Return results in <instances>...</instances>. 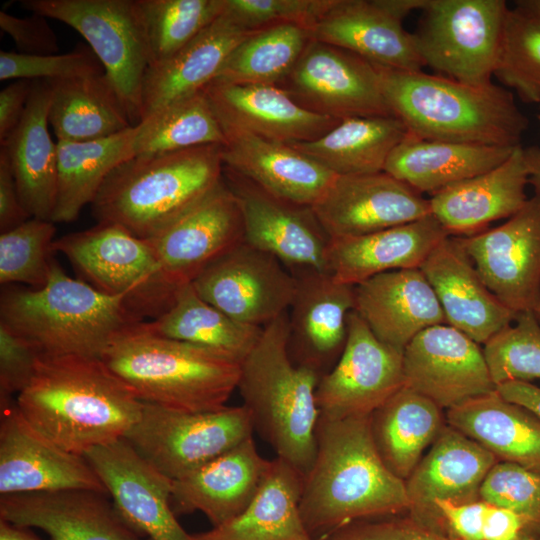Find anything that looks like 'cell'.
<instances>
[{"mask_svg":"<svg viewBox=\"0 0 540 540\" xmlns=\"http://www.w3.org/2000/svg\"><path fill=\"white\" fill-rule=\"evenodd\" d=\"M371 415L320 414L313 463L303 475L300 513L313 537L347 523L408 512L405 481L381 459Z\"/></svg>","mask_w":540,"mask_h":540,"instance_id":"obj_1","label":"cell"},{"mask_svg":"<svg viewBox=\"0 0 540 540\" xmlns=\"http://www.w3.org/2000/svg\"><path fill=\"white\" fill-rule=\"evenodd\" d=\"M16 404L40 433L82 456L125 438L143 408L101 358L79 355H40Z\"/></svg>","mask_w":540,"mask_h":540,"instance_id":"obj_2","label":"cell"},{"mask_svg":"<svg viewBox=\"0 0 540 540\" xmlns=\"http://www.w3.org/2000/svg\"><path fill=\"white\" fill-rule=\"evenodd\" d=\"M375 67L391 111L412 136L510 148L521 146L529 122L508 89L493 82L470 85L423 70Z\"/></svg>","mask_w":540,"mask_h":540,"instance_id":"obj_3","label":"cell"},{"mask_svg":"<svg viewBox=\"0 0 540 540\" xmlns=\"http://www.w3.org/2000/svg\"><path fill=\"white\" fill-rule=\"evenodd\" d=\"M101 359L142 402L186 412L226 406L241 371V363L162 336L144 321L122 330Z\"/></svg>","mask_w":540,"mask_h":540,"instance_id":"obj_4","label":"cell"},{"mask_svg":"<svg viewBox=\"0 0 540 540\" xmlns=\"http://www.w3.org/2000/svg\"><path fill=\"white\" fill-rule=\"evenodd\" d=\"M141 321L125 296L69 277L55 259L44 286L6 285L0 296V322L41 355L101 358L122 330Z\"/></svg>","mask_w":540,"mask_h":540,"instance_id":"obj_5","label":"cell"},{"mask_svg":"<svg viewBox=\"0 0 540 540\" xmlns=\"http://www.w3.org/2000/svg\"><path fill=\"white\" fill-rule=\"evenodd\" d=\"M287 312L263 327L241 363L237 389L254 430L277 457L304 475L315 457L320 417L316 390L321 375L291 358Z\"/></svg>","mask_w":540,"mask_h":540,"instance_id":"obj_6","label":"cell"},{"mask_svg":"<svg viewBox=\"0 0 540 540\" xmlns=\"http://www.w3.org/2000/svg\"><path fill=\"white\" fill-rule=\"evenodd\" d=\"M223 170L222 145L134 155L107 176L92 214L150 239L213 190Z\"/></svg>","mask_w":540,"mask_h":540,"instance_id":"obj_7","label":"cell"},{"mask_svg":"<svg viewBox=\"0 0 540 540\" xmlns=\"http://www.w3.org/2000/svg\"><path fill=\"white\" fill-rule=\"evenodd\" d=\"M53 251L63 254L94 288L125 296L140 318L159 317L176 292L163 281L150 242L116 223L98 222L64 235L55 239Z\"/></svg>","mask_w":540,"mask_h":540,"instance_id":"obj_8","label":"cell"},{"mask_svg":"<svg viewBox=\"0 0 540 540\" xmlns=\"http://www.w3.org/2000/svg\"><path fill=\"white\" fill-rule=\"evenodd\" d=\"M32 14L58 20L87 41L133 126L142 119V85L150 65L137 0H23Z\"/></svg>","mask_w":540,"mask_h":540,"instance_id":"obj_9","label":"cell"},{"mask_svg":"<svg viewBox=\"0 0 540 540\" xmlns=\"http://www.w3.org/2000/svg\"><path fill=\"white\" fill-rule=\"evenodd\" d=\"M508 10L503 0H427L414 33L424 66L462 83H492Z\"/></svg>","mask_w":540,"mask_h":540,"instance_id":"obj_10","label":"cell"},{"mask_svg":"<svg viewBox=\"0 0 540 540\" xmlns=\"http://www.w3.org/2000/svg\"><path fill=\"white\" fill-rule=\"evenodd\" d=\"M253 431L244 405L186 412L143 402L138 421L124 439L150 465L175 481L252 437Z\"/></svg>","mask_w":540,"mask_h":540,"instance_id":"obj_11","label":"cell"},{"mask_svg":"<svg viewBox=\"0 0 540 540\" xmlns=\"http://www.w3.org/2000/svg\"><path fill=\"white\" fill-rule=\"evenodd\" d=\"M277 86L306 109L340 120L394 115L383 95L375 65L312 38Z\"/></svg>","mask_w":540,"mask_h":540,"instance_id":"obj_12","label":"cell"},{"mask_svg":"<svg viewBox=\"0 0 540 540\" xmlns=\"http://www.w3.org/2000/svg\"><path fill=\"white\" fill-rule=\"evenodd\" d=\"M192 285L235 321L263 328L288 311L296 278L274 256L243 241L209 265Z\"/></svg>","mask_w":540,"mask_h":540,"instance_id":"obj_13","label":"cell"},{"mask_svg":"<svg viewBox=\"0 0 540 540\" xmlns=\"http://www.w3.org/2000/svg\"><path fill=\"white\" fill-rule=\"evenodd\" d=\"M487 288L514 313L540 304V199L533 196L503 224L455 236Z\"/></svg>","mask_w":540,"mask_h":540,"instance_id":"obj_14","label":"cell"},{"mask_svg":"<svg viewBox=\"0 0 540 540\" xmlns=\"http://www.w3.org/2000/svg\"><path fill=\"white\" fill-rule=\"evenodd\" d=\"M147 240L163 281L177 290L244 241L238 199L223 178L199 202Z\"/></svg>","mask_w":540,"mask_h":540,"instance_id":"obj_15","label":"cell"},{"mask_svg":"<svg viewBox=\"0 0 540 540\" xmlns=\"http://www.w3.org/2000/svg\"><path fill=\"white\" fill-rule=\"evenodd\" d=\"M403 386V353L381 342L351 311L344 348L317 386L320 414L332 418L371 415Z\"/></svg>","mask_w":540,"mask_h":540,"instance_id":"obj_16","label":"cell"},{"mask_svg":"<svg viewBox=\"0 0 540 540\" xmlns=\"http://www.w3.org/2000/svg\"><path fill=\"white\" fill-rule=\"evenodd\" d=\"M0 496L62 490L107 494L102 480L82 456L35 429L16 400H0Z\"/></svg>","mask_w":540,"mask_h":540,"instance_id":"obj_17","label":"cell"},{"mask_svg":"<svg viewBox=\"0 0 540 540\" xmlns=\"http://www.w3.org/2000/svg\"><path fill=\"white\" fill-rule=\"evenodd\" d=\"M223 172L240 205L245 243L274 256L291 273L328 271L331 239L312 207L275 197L225 167Z\"/></svg>","mask_w":540,"mask_h":540,"instance_id":"obj_18","label":"cell"},{"mask_svg":"<svg viewBox=\"0 0 540 540\" xmlns=\"http://www.w3.org/2000/svg\"><path fill=\"white\" fill-rule=\"evenodd\" d=\"M427 0H335L311 29V38L383 67L423 70L414 33L403 19Z\"/></svg>","mask_w":540,"mask_h":540,"instance_id":"obj_19","label":"cell"},{"mask_svg":"<svg viewBox=\"0 0 540 540\" xmlns=\"http://www.w3.org/2000/svg\"><path fill=\"white\" fill-rule=\"evenodd\" d=\"M404 386L447 410L496 390L483 349L440 324L416 335L403 351Z\"/></svg>","mask_w":540,"mask_h":540,"instance_id":"obj_20","label":"cell"},{"mask_svg":"<svg viewBox=\"0 0 540 540\" xmlns=\"http://www.w3.org/2000/svg\"><path fill=\"white\" fill-rule=\"evenodd\" d=\"M84 457L102 480L125 523L148 540H194L171 506L173 481L144 460L123 438L88 450Z\"/></svg>","mask_w":540,"mask_h":540,"instance_id":"obj_21","label":"cell"},{"mask_svg":"<svg viewBox=\"0 0 540 540\" xmlns=\"http://www.w3.org/2000/svg\"><path fill=\"white\" fill-rule=\"evenodd\" d=\"M312 209L330 239L365 235L431 215L429 199L385 171L336 175Z\"/></svg>","mask_w":540,"mask_h":540,"instance_id":"obj_22","label":"cell"},{"mask_svg":"<svg viewBox=\"0 0 540 540\" xmlns=\"http://www.w3.org/2000/svg\"><path fill=\"white\" fill-rule=\"evenodd\" d=\"M225 143L224 167L280 199L313 207L335 174L289 144L259 136L240 126L219 122Z\"/></svg>","mask_w":540,"mask_h":540,"instance_id":"obj_23","label":"cell"},{"mask_svg":"<svg viewBox=\"0 0 540 540\" xmlns=\"http://www.w3.org/2000/svg\"><path fill=\"white\" fill-rule=\"evenodd\" d=\"M292 274L296 290L287 312L289 352L295 363L322 376L344 348L348 316L355 306L354 286L338 282L328 271Z\"/></svg>","mask_w":540,"mask_h":540,"instance_id":"obj_24","label":"cell"},{"mask_svg":"<svg viewBox=\"0 0 540 540\" xmlns=\"http://www.w3.org/2000/svg\"><path fill=\"white\" fill-rule=\"evenodd\" d=\"M419 269L438 299L446 324L478 344L514 321L517 314L487 288L456 237L442 240Z\"/></svg>","mask_w":540,"mask_h":540,"instance_id":"obj_25","label":"cell"},{"mask_svg":"<svg viewBox=\"0 0 540 540\" xmlns=\"http://www.w3.org/2000/svg\"><path fill=\"white\" fill-rule=\"evenodd\" d=\"M107 494L62 490L0 496V519L35 527L50 540H139Z\"/></svg>","mask_w":540,"mask_h":540,"instance_id":"obj_26","label":"cell"},{"mask_svg":"<svg viewBox=\"0 0 540 540\" xmlns=\"http://www.w3.org/2000/svg\"><path fill=\"white\" fill-rule=\"evenodd\" d=\"M497 462L479 443L446 424L405 480L408 513L429 526L437 502L479 500L481 485Z\"/></svg>","mask_w":540,"mask_h":540,"instance_id":"obj_27","label":"cell"},{"mask_svg":"<svg viewBox=\"0 0 540 540\" xmlns=\"http://www.w3.org/2000/svg\"><path fill=\"white\" fill-rule=\"evenodd\" d=\"M527 185L529 171L519 146L495 168L432 194L431 215L450 236L473 235L522 209L529 199Z\"/></svg>","mask_w":540,"mask_h":540,"instance_id":"obj_28","label":"cell"},{"mask_svg":"<svg viewBox=\"0 0 540 540\" xmlns=\"http://www.w3.org/2000/svg\"><path fill=\"white\" fill-rule=\"evenodd\" d=\"M354 311L386 345L403 353L423 330L446 324L438 299L419 268L385 272L354 286Z\"/></svg>","mask_w":540,"mask_h":540,"instance_id":"obj_29","label":"cell"},{"mask_svg":"<svg viewBox=\"0 0 540 540\" xmlns=\"http://www.w3.org/2000/svg\"><path fill=\"white\" fill-rule=\"evenodd\" d=\"M204 92L219 122L289 145L315 140L341 121L306 109L277 85L213 80Z\"/></svg>","mask_w":540,"mask_h":540,"instance_id":"obj_30","label":"cell"},{"mask_svg":"<svg viewBox=\"0 0 540 540\" xmlns=\"http://www.w3.org/2000/svg\"><path fill=\"white\" fill-rule=\"evenodd\" d=\"M271 460L263 458L253 437L173 481L171 506L176 515L202 512L213 527L240 514L257 494Z\"/></svg>","mask_w":540,"mask_h":540,"instance_id":"obj_31","label":"cell"},{"mask_svg":"<svg viewBox=\"0 0 540 540\" xmlns=\"http://www.w3.org/2000/svg\"><path fill=\"white\" fill-rule=\"evenodd\" d=\"M253 32L222 13L172 56L150 64L142 85V119L203 91L232 51Z\"/></svg>","mask_w":540,"mask_h":540,"instance_id":"obj_32","label":"cell"},{"mask_svg":"<svg viewBox=\"0 0 540 540\" xmlns=\"http://www.w3.org/2000/svg\"><path fill=\"white\" fill-rule=\"evenodd\" d=\"M51 94L49 80H32L24 114L0 148L28 214L50 221L57 192V142L49 132Z\"/></svg>","mask_w":540,"mask_h":540,"instance_id":"obj_33","label":"cell"},{"mask_svg":"<svg viewBox=\"0 0 540 540\" xmlns=\"http://www.w3.org/2000/svg\"><path fill=\"white\" fill-rule=\"evenodd\" d=\"M448 236L429 215L365 235L331 239L328 272L338 282L356 286L385 272L420 268Z\"/></svg>","mask_w":540,"mask_h":540,"instance_id":"obj_34","label":"cell"},{"mask_svg":"<svg viewBox=\"0 0 540 540\" xmlns=\"http://www.w3.org/2000/svg\"><path fill=\"white\" fill-rule=\"evenodd\" d=\"M516 148L427 140L408 132L390 154L384 171L417 192L432 195L495 168Z\"/></svg>","mask_w":540,"mask_h":540,"instance_id":"obj_35","label":"cell"},{"mask_svg":"<svg viewBox=\"0 0 540 540\" xmlns=\"http://www.w3.org/2000/svg\"><path fill=\"white\" fill-rule=\"evenodd\" d=\"M446 422L498 461L540 473V418L497 390L447 410Z\"/></svg>","mask_w":540,"mask_h":540,"instance_id":"obj_36","label":"cell"},{"mask_svg":"<svg viewBox=\"0 0 540 540\" xmlns=\"http://www.w3.org/2000/svg\"><path fill=\"white\" fill-rule=\"evenodd\" d=\"M303 475L285 460H271L257 494L236 517L192 534L194 540H315L300 513Z\"/></svg>","mask_w":540,"mask_h":540,"instance_id":"obj_37","label":"cell"},{"mask_svg":"<svg viewBox=\"0 0 540 540\" xmlns=\"http://www.w3.org/2000/svg\"><path fill=\"white\" fill-rule=\"evenodd\" d=\"M407 135V127L394 115L359 116L342 119L315 140L290 145L335 175H357L384 171Z\"/></svg>","mask_w":540,"mask_h":540,"instance_id":"obj_38","label":"cell"},{"mask_svg":"<svg viewBox=\"0 0 540 540\" xmlns=\"http://www.w3.org/2000/svg\"><path fill=\"white\" fill-rule=\"evenodd\" d=\"M50 82L49 125L57 141L98 140L134 127L105 72Z\"/></svg>","mask_w":540,"mask_h":540,"instance_id":"obj_39","label":"cell"},{"mask_svg":"<svg viewBox=\"0 0 540 540\" xmlns=\"http://www.w3.org/2000/svg\"><path fill=\"white\" fill-rule=\"evenodd\" d=\"M370 424L381 459L404 481L446 425L442 408L405 386L371 414Z\"/></svg>","mask_w":540,"mask_h":540,"instance_id":"obj_40","label":"cell"},{"mask_svg":"<svg viewBox=\"0 0 540 540\" xmlns=\"http://www.w3.org/2000/svg\"><path fill=\"white\" fill-rule=\"evenodd\" d=\"M135 128L92 141H57V192L51 221H74L107 176L134 156Z\"/></svg>","mask_w":540,"mask_h":540,"instance_id":"obj_41","label":"cell"},{"mask_svg":"<svg viewBox=\"0 0 540 540\" xmlns=\"http://www.w3.org/2000/svg\"><path fill=\"white\" fill-rule=\"evenodd\" d=\"M146 324L162 336L209 349L239 363L252 351L263 330L235 321L205 301L192 283L178 288L167 310Z\"/></svg>","mask_w":540,"mask_h":540,"instance_id":"obj_42","label":"cell"},{"mask_svg":"<svg viewBox=\"0 0 540 540\" xmlns=\"http://www.w3.org/2000/svg\"><path fill=\"white\" fill-rule=\"evenodd\" d=\"M134 128V155L163 154L225 143L204 90L148 114Z\"/></svg>","mask_w":540,"mask_h":540,"instance_id":"obj_43","label":"cell"},{"mask_svg":"<svg viewBox=\"0 0 540 540\" xmlns=\"http://www.w3.org/2000/svg\"><path fill=\"white\" fill-rule=\"evenodd\" d=\"M310 39V31L296 24L256 30L232 51L214 80L278 85L293 69Z\"/></svg>","mask_w":540,"mask_h":540,"instance_id":"obj_44","label":"cell"},{"mask_svg":"<svg viewBox=\"0 0 540 540\" xmlns=\"http://www.w3.org/2000/svg\"><path fill=\"white\" fill-rule=\"evenodd\" d=\"M150 64L163 61L207 28L224 0H137Z\"/></svg>","mask_w":540,"mask_h":540,"instance_id":"obj_45","label":"cell"},{"mask_svg":"<svg viewBox=\"0 0 540 540\" xmlns=\"http://www.w3.org/2000/svg\"><path fill=\"white\" fill-rule=\"evenodd\" d=\"M525 102H540V17L508 10L495 74Z\"/></svg>","mask_w":540,"mask_h":540,"instance_id":"obj_46","label":"cell"},{"mask_svg":"<svg viewBox=\"0 0 540 540\" xmlns=\"http://www.w3.org/2000/svg\"><path fill=\"white\" fill-rule=\"evenodd\" d=\"M56 227L50 220L31 217L0 234V283L39 288L48 281Z\"/></svg>","mask_w":540,"mask_h":540,"instance_id":"obj_47","label":"cell"},{"mask_svg":"<svg viewBox=\"0 0 540 540\" xmlns=\"http://www.w3.org/2000/svg\"><path fill=\"white\" fill-rule=\"evenodd\" d=\"M483 352L496 387L509 381L540 379V322L534 312L518 313L484 344Z\"/></svg>","mask_w":540,"mask_h":540,"instance_id":"obj_48","label":"cell"},{"mask_svg":"<svg viewBox=\"0 0 540 540\" xmlns=\"http://www.w3.org/2000/svg\"><path fill=\"white\" fill-rule=\"evenodd\" d=\"M104 68L87 46L63 54L27 55L0 52V80H65L104 73Z\"/></svg>","mask_w":540,"mask_h":540,"instance_id":"obj_49","label":"cell"},{"mask_svg":"<svg viewBox=\"0 0 540 540\" xmlns=\"http://www.w3.org/2000/svg\"><path fill=\"white\" fill-rule=\"evenodd\" d=\"M335 0H224L223 13L246 30L296 24L309 31Z\"/></svg>","mask_w":540,"mask_h":540,"instance_id":"obj_50","label":"cell"},{"mask_svg":"<svg viewBox=\"0 0 540 540\" xmlns=\"http://www.w3.org/2000/svg\"><path fill=\"white\" fill-rule=\"evenodd\" d=\"M480 499L540 523V473L497 462L486 475Z\"/></svg>","mask_w":540,"mask_h":540,"instance_id":"obj_51","label":"cell"},{"mask_svg":"<svg viewBox=\"0 0 540 540\" xmlns=\"http://www.w3.org/2000/svg\"><path fill=\"white\" fill-rule=\"evenodd\" d=\"M319 540H451L408 512L360 519L338 527Z\"/></svg>","mask_w":540,"mask_h":540,"instance_id":"obj_52","label":"cell"},{"mask_svg":"<svg viewBox=\"0 0 540 540\" xmlns=\"http://www.w3.org/2000/svg\"><path fill=\"white\" fill-rule=\"evenodd\" d=\"M40 355L33 344L0 322V400L12 399L28 386Z\"/></svg>","mask_w":540,"mask_h":540,"instance_id":"obj_53","label":"cell"},{"mask_svg":"<svg viewBox=\"0 0 540 540\" xmlns=\"http://www.w3.org/2000/svg\"><path fill=\"white\" fill-rule=\"evenodd\" d=\"M48 18L32 14L17 17L0 12V27L14 41L18 52L27 55H49L58 52L57 37Z\"/></svg>","mask_w":540,"mask_h":540,"instance_id":"obj_54","label":"cell"},{"mask_svg":"<svg viewBox=\"0 0 540 540\" xmlns=\"http://www.w3.org/2000/svg\"><path fill=\"white\" fill-rule=\"evenodd\" d=\"M482 540H540V523L482 500Z\"/></svg>","mask_w":540,"mask_h":540,"instance_id":"obj_55","label":"cell"},{"mask_svg":"<svg viewBox=\"0 0 540 540\" xmlns=\"http://www.w3.org/2000/svg\"><path fill=\"white\" fill-rule=\"evenodd\" d=\"M31 218L18 194L7 156L0 149V232L17 227Z\"/></svg>","mask_w":540,"mask_h":540,"instance_id":"obj_56","label":"cell"},{"mask_svg":"<svg viewBox=\"0 0 540 540\" xmlns=\"http://www.w3.org/2000/svg\"><path fill=\"white\" fill-rule=\"evenodd\" d=\"M32 80L19 79L0 91V142L19 124L31 92Z\"/></svg>","mask_w":540,"mask_h":540,"instance_id":"obj_57","label":"cell"},{"mask_svg":"<svg viewBox=\"0 0 540 540\" xmlns=\"http://www.w3.org/2000/svg\"><path fill=\"white\" fill-rule=\"evenodd\" d=\"M506 400L518 404L540 418V387L525 381H509L496 387Z\"/></svg>","mask_w":540,"mask_h":540,"instance_id":"obj_58","label":"cell"},{"mask_svg":"<svg viewBox=\"0 0 540 540\" xmlns=\"http://www.w3.org/2000/svg\"><path fill=\"white\" fill-rule=\"evenodd\" d=\"M525 159L529 171V185L534 196L540 199V146L524 148Z\"/></svg>","mask_w":540,"mask_h":540,"instance_id":"obj_59","label":"cell"},{"mask_svg":"<svg viewBox=\"0 0 540 540\" xmlns=\"http://www.w3.org/2000/svg\"><path fill=\"white\" fill-rule=\"evenodd\" d=\"M0 540H42L29 527L0 519Z\"/></svg>","mask_w":540,"mask_h":540,"instance_id":"obj_60","label":"cell"},{"mask_svg":"<svg viewBox=\"0 0 540 540\" xmlns=\"http://www.w3.org/2000/svg\"><path fill=\"white\" fill-rule=\"evenodd\" d=\"M515 8L540 17V0L516 1Z\"/></svg>","mask_w":540,"mask_h":540,"instance_id":"obj_61","label":"cell"},{"mask_svg":"<svg viewBox=\"0 0 540 540\" xmlns=\"http://www.w3.org/2000/svg\"><path fill=\"white\" fill-rule=\"evenodd\" d=\"M533 312L536 318L538 319V321L540 322V304L536 307V309Z\"/></svg>","mask_w":540,"mask_h":540,"instance_id":"obj_62","label":"cell"},{"mask_svg":"<svg viewBox=\"0 0 540 540\" xmlns=\"http://www.w3.org/2000/svg\"><path fill=\"white\" fill-rule=\"evenodd\" d=\"M538 122H539V126H540V114L538 115Z\"/></svg>","mask_w":540,"mask_h":540,"instance_id":"obj_63","label":"cell"}]
</instances>
